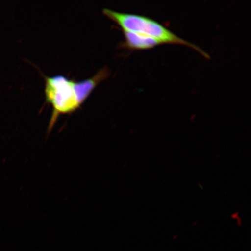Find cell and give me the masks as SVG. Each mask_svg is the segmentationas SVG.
<instances>
[{"mask_svg":"<svg viewBox=\"0 0 251 251\" xmlns=\"http://www.w3.org/2000/svg\"><path fill=\"white\" fill-rule=\"evenodd\" d=\"M108 75L109 71L105 68L92 77L78 82L63 75L46 77V101L53 109L49 131L54 127L59 115L71 114L79 108L97 86Z\"/></svg>","mask_w":251,"mask_h":251,"instance_id":"6da1fadb","label":"cell"},{"mask_svg":"<svg viewBox=\"0 0 251 251\" xmlns=\"http://www.w3.org/2000/svg\"><path fill=\"white\" fill-rule=\"evenodd\" d=\"M103 14L117 24L123 31H131L148 36L158 40L161 45H181L189 47L205 57L209 55L200 47L194 45L173 33L158 22L145 16L133 14L122 13L104 8Z\"/></svg>","mask_w":251,"mask_h":251,"instance_id":"7a4b0ae2","label":"cell"},{"mask_svg":"<svg viewBox=\"0 0 251 251\" xmlns=\"http://www.w3.org/2000/svg\"><path fill=\"white\" fill-rule=\"evenodd\" d=\"M125 36L124 47L130 50H144L155 48L161 43L148 36L131 31H124Z\"/></svg>","mask_w":251,"mask_h":251,"instance_id":"3957f363","label":"cell"}]
</instances>
